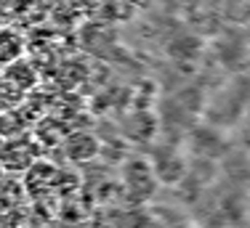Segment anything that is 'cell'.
Returning <instances> with one entry per match:
<instances>
[{"mask_svg":"<svg viewBox=\"0 0 250 228\" xmlns=\"http://www.w3.org/2000/svg\"><path fill=\"white\" fill-rule=\"evenodd\" d=\"M157 172H154L152 162L144 157H128L123 165V175H120V189H123V199L133 207H144L146 202H152L154 191H157Z\"/></svg>","mask_w":250,"mask_h":228,"instance_id":"6da1fadb","label":"cell"},{"mask_svg":"<svg viewBox=\"0 0 250 228\" xmlns=\"http://www.w3.org/2000/svg\"><path fill=\"white\" fill-rule=\"evenodd\" d=\"M43 154H45L43 143L38 141L35 130H29V133L5 138L3 146H0V165L5 167L8 175H24L35 162L43 159Z\"/></svg>","mask_w":250,"mask_h":228,"instance_id":"7a4b0ae2","label":"cell"},{"mask_svg":"<svg viewBox=\"0 0 250 228\" xmlns=\"http://www.w3.org/2000/svg\"><path fill=\"white\" fill-rule=\"evenodd\" d=\"M59 149L64 152L67 162H72V165H88V162L101 157L104 141H101L96 133L80 128V130H69L67 138H64V143Z\"/></svg>","mask_w":250,"mask_h":228,"instance_id":"3957f363","label":"cell"},{"mask_svg":"<svg viewBox=\"0 0 250 228\" xmlns=\"http://www.w3.org/2000/svg\"><path fill=\"white\" fill-rule=\"evenodd\" d=\"M149 162H152L154 172H157L160 183H165V186H173L187 175V162H184V157L173 146H163V143L154 146L149 154Z\"/></svg>","mask_w":250,"mask_h":228,"instance_id":"277c9868","label":"cell"},{"mask_svg":"<svg viewBox=\"0 0 250 228\" xmlns=\"http://www.w3.org/2000/svg\"><path fill=\"white\" fill-rule=\"evenodd\" d=\"M157 133V117L149 109H133L120 122V135L130 143H149Z\"/></svg>","mask_w":250,"mask_h":228,"instance_id":"5b68a950","label":"cell"},{"mask_svg":"<svg viewBox=\"0 0 250 228\" xmlns=\"http://www.w3.org/2000/svg\"><path fill=\"white\" fill-rule=\"evenodd\" d=\"M32 128H35V119H32V114H29L27 104H14V106L0 112V135L3 138L29 133Z\"/></svg>","mask_w":250,"mask_h":228,"instance_id":"8992f818","label":"cell"},{"mask_svg":"<svg viewBox=\"0 0 250 228\" xmlns=\"http://www.w3.org/2000/svg\"><path fill=\"white\" fill-rule=\"evenodd\" d=\"M38 69H35V64H29L24 56L16 58V61H11L8 67H3V80L8 82V85H14L19 93H29L35 91V85H38Z\"/></svg>","mask_w":250,"mask_h":228,"instance_id":"52a82bcc","label":"cell"},{"mask_svg":"<svg viewBox=\"0 0 250 228\" xmlns=\"http://www.w3.org/2000/svg\"><path fill=\"white\" fill-rule=\"evenodd\" d=\"M24 186L29 194H40V191H48L53 189V183H59V178H62V170H59L56 165H51V162L45 159H38L32 167L24 172Z\"/></svg>","mask_w":250,"mask_h":228,"instance_id":"ba28073f","label":"cell"},{"mask_svg":"<svg viewBox=\"0 0 250 228\" xmlns=\"http://www.w3.org/2000/svg\"><path fill=\"white\" fill-rule=\"evenodd\" d=\"M27 51V40L11 24H0V67H8L11 61L21 58Z\"/></svg>","mask_w":250,"mask_h":228,"instance_id":"9c48e42d","label":"cell"},{"mask_svg":"<svg viewBox=\"0 0 250 228\" xmlns=\"http://www.w3.org/2000/svg\"><path fill=\"white\" fill-rule=\"evenodd\" d=\"M3 178H5V167L0 165V183H3Z\"/></svg>","mask_w":250,"mask_h":228,"instance_id":"30bf717a","label":"cell"},{"mask_svg":"<svg viewBox=\"0 0 250 228\" xmlns=\"http://www.w3.org/2000/svg\"><path fill=\"white\" fill-rule=\"evenodd\" d=\"M3 141H5V138H3V135H0V146H3Z\"/></svg>","mask_w":250,"mask_h":228,"instance_id":"8fae6325","label":"cell"}]
</instances>
